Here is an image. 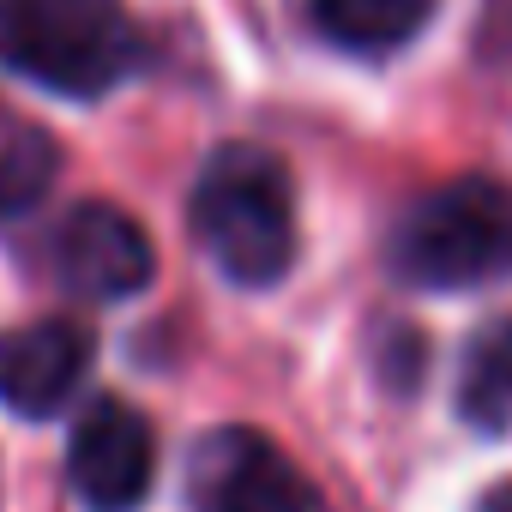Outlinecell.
<instances>
[{
  "instance_id": "cell-10",
  "label": "cell",
  "mask_w": 512,
  "mask_h": 512,
  "mask_svg": "<svg viewBox=\"0 0 512 512\" xmlns=\"http://www.w3.org/2000/svg\"><path fill=\"white\" fill-rule=\"evenodd\" d=\"M55 181V145L37 127H19L0 139V217L31 211Z\"/></svg>"
},
{
  "instance_id": "cell-6",
  "label": "cell",
  "mask_w": 512,
  "mask_h": 512,
  "mask_svg": "<svg viewBox=\"0 0 512 512\" xmlns=\"http://www.w3.org/2000/svg\"><path fill=\"white\" fill-rule=\"evenodd\" d=\"M49 253H55V278H61L73 296H91V302L139 296V290L151 284V272H157L151 235H145L127 211H115V205H103V199L73 205V211L61 217Z\"/></svg>"
},
{
  "instance_id": "cell-11",
  "label": "cell",
  "mask_w": 512,
  "mask_h": 512,
  "mask_svg": "<svg viewBox=\"0 0 512 512\" xmlns=\"http://www.w3.org/2000/svg\"><path fill=\"white\" fill-rule=\"evenodd\" d=\"M476 512H512V482H500V488H488Z\"/></svg>"
},
{
  "instance_id": "cell-3",
  "label": "cell",
  "mask_w": 512,
  "mask_h": 512,
  "mask_svg": "<svg viewBox=\"0 0 512 512\" xmlns=\"http://www.w3.org/2000/svg\"><path fill=\"white\" fill-rule=\"evenodd\" d=\"M0 61L61 97H97L127 73L133 31L115 7L0 0Z\"/></svg>"
},
{
  "instance_id": "cell-2",
  "label": "cell",
  "mask_w": 512,
  "mask_h": 512,
  "mask_svg": "<svg viewBox=\"0 0 512 512\" xmlns=\"http://www.w3.org/2000/svg\"><path fill=\"white\" fill-rule=\"evenodd\" d=\"M392 272L422 290H464L512 272V187L464 175L416 199L392 229Z\"/></svg>"
},
{
  "instance_id": "cell-1",
  "label": "cell",
  "mask_w": 512,
  "mask_h": 512,
  "mask_svg": "<svg viewBox=\"0 0 512 512\" xmlns=\"http://www.w3.org/2000/svg\"><path fill=\"white\" fill-rule=\"evenodd\" d=\"M193 235L229 284H278L296 260V193L272 151L223 145L193 187Z\"/></svg>"
},
{
  "instance_id": "cell-5",
  "label": "cell",
  "mask_w": 512,
  "mask_h": 512,
  "mask_svg": "<svg viewBox=\"0 0 512 512\" xmlns=\"http://www.w3.org/2000/svg\"><path fill=\"white\" fill-rule=\"evenodd\" d=\"M157 476V434L133 404H91L67 446V482L91 512H133Z\"/></svg>"
},
{
  "instance_id": "cell-4",
  "label": "cell",
  "mask_w": 512,
  "mask_h": 512,
  "mask_svg": "<svg viewBox=\"0 0 512 512\" xmlns=\"http://www.w3.org/2000/svg\"><path fill=\"white\" fill-rule=\"evenodd\" d=\"M187 506L193 512H314V488L278 440L253 428H217L187 458Z\"/></svg>"
},
{
  "instance_id": "cell-7",
  "label": "cell",
  "mask_w": 512,
  "mask_h": 512,
  "mask_svg": "<svg viewBox=\"0 0 512 512\" xmlns=\"http://www.w3.org/2000/svg\"><path fill=\"white\" fill-rule=\"evenodd\" d=\"M91 368V332L79 320H37L0 338V404L13 416H55L73 404Z\"/></svg>"
},
{
  "instance_id": "cell-12",
  "label": "cell",
  "mask_w": 512,
  "mask_h": 512,
  "mask_svg": "<svg viewBox=\"0 0 512 512\" xmlns=\"http://www.w3.org/2000/svg\"><path fill=\"white\" fill-rule=\"evenodd\" d=\"M49 7H115V0H49Z\"/></svg>"
},
{
  "instance_id": "cell-8",
  "label": "cell",
  "mask_w": 512,
  "mask_h": 512,
  "mask_svg": "<svg viewBox=\"0 0 512 512\" xmlns=\"http://www.w3.org/2000/svg\"><path fill=\"white\" fill-rule=\"evenodd\" d=\"M434 13V0H314V25L356 55H386L410 43Z\"/></svg>"
},
{
  "instance_id": "cell-9",
  "label": "cell",
  "mask_w": 512,
  "mask_h": 512,
  "mask_svg": "<svg viewBox=\"0 0 512 512\" xmlns=\"http://www.w3.org/2000/svg\"><path fill=\"white\" fill-rule=\"evenodd\" d=\"M458 410L470 428H506L512 422V320H494L470 338L464 374H458Z\"/></svg>"
}]
</instances>
